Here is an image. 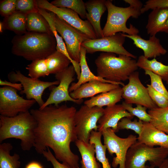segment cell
Masks as SVG:
<instances>
[{"instance_id":"7c38bea8","label":"cell","mask_w":168,"mask_h":168,"mask_svg":"<svg viewBox=\"0 0 168 168\" xmlns=\"http://www.w3.org/2000/svg\"><path fill=\"white\" fill-rule=\"evenodd\" d=\"M8 78L11 82H19L21 84L23 89L20 93L25 94L27 99L35 100L40 108L43 106L45 102L42 98L44 91L48 87L58 85L59 83L57 80L51 82H44L38 79L28 77L19 70L16 72H10L8 75Z\"/></svg>"},{"instance_id":"30bf717a","label":"cell","mask_w":168,"mask_h":168,"mask_svg":"<svg viewBox=\"0 0 168 168\" xmlns=\"http://www.w3.org/2000/svg\"><path fill=\"white\" fill-rule=\"evenodd\" d=\"M75 74V68L72 65L55 74V78L59 83L58 86L54 87L52 89L48 98L39 109H43L53 104L57 106L64 101H70L78 104H81L83 101V99H74L69 93V86L74 80V77Z\"/></svg>"},{"instance_id":"60d3db41","label":"cell","mask_w":168,"mask_h":168,"mask_svg":"<svg viewBox=\"0 0 168 168\" xmlns=\"http://www.w3.org/2000/svg\"><path fill=\"white\" fill-rule=\"evenodd\" d=\"M164 7H168V0H148L141 9V13L143 14L155 8Z\"/></svg>"},{"instance_id":"7402d4cb","label":"cell","mask_w":168,"mask_h":168,"mask_svg":"<svg viewBox=\"0 0 168 168\" xmlns=\"http://www.w3.org/2000/svg\"><path fill=\"white\" fill-rule=\"evenodd\" d=\"M38 12L45 18L49 24L50 29L56 39L57 46L56 50L66 55L70 60L71 63L73 66L78 80L80 77L81 69L79 63L72 59L70 57L67 51L65 43L61 36H60L56 30L54 25V20L55 14L53 12H48L47 10L38 7Z\"/></svg>"},{"instance_id":"d4e9b609","label":"cell","mask_w":168,"mask_h":168,"mask_svg":"<svg viewBox=\"0 0 168 168\" xmlns=\"http://www.w3.org/2000/svg\"><path fill=\"white\" fill-rule=\"evenodd\" d=\"M75 142L82 157L80 161L82 168H100V165L95 156L96 152L94 144L78 139Z\"/></svg>"},{"instance_id":"d6986e66","label":"cell","mask_w":168,"mask_h":168,"mask_svg":"<svg viewBox=\"0 0 168 168\" xmlns=\"http://www.w3.org/2000/svg\"><path fill=\"white\" fill-rule=\"evenodd\" d=\"M119 86V85L99 81H91L81 85L69 94L74 99H83L85 98L93 97L98 94L109 91Z\"/></svg>"},{"instance_id":"b9f144b4","label":"cell","mask_w":168,"mask_h":168,"mask_svg":"<svg viewBox=\"0 0 168 168\" xmlns=\"http://www.w3.org/2000/svg\"><path fill=\"white\" fill-rule=\"evenodd\" d=\"M42 154L47 161L50 162L54 168H68L62 163L59 162L54 156L49 147L43 151Z\"/></svg>"},{"instance_id":"c3c4849f","label":"cell","mask_w":168,"mask_h":168,"mask_svg":"<svg viewBox=\"0 0 168 168\" xmlns=\"http://www.w3.org/2000/svg\"><path fill=\"white\" fill-rule=\"evenodd\" d=\"M3 30V26L2 21L0 22V32L2 33Z\"/></svg>"},{"instance_id":"d6a6232c","label":"cell","mask_w":168,"mask_h":168,"mask_svg":"<svg viewBox=\"0 0 168 168\" xmlns=\"http://www.w3.org/2000/svg\"><path fill=\"white\" fill-rule=\"evenodd\" d=\"M50 3L57 7L71 9L77 13L82 19L86 18L87 12L85 2L82 0H55Z\"/></svg>"},{"instance_id":"836d02e7","label":"cell","mask_w":168,"mask_h":168,"mask_svg":"<svg viewBox=\"0 0 168 168\" xmlns=\"http://www.w3.org/2000/svg\"><path fill=\"white\" fill-rule=\"evenodd\" d=\"M28 75L33 78L48 76L50 74L48 70L45 58L33 60L26 68Z\"/></svg>"},{"instance_id":"44dd1931","label":"cell","mask_w":168,"mask_h":168,"mask_svg":"<svg viewBox=\"0 0 168 168\" xmlns=\"http://www.w3.org/2000/svg\"><path fill=\"white\" fill-rule=\"evenodd\" d=\"M80 53V59L79 63L81 69L80 76L77 82L72 83L69 89V92L70 93L76 89L83 84L94 80H97L104 82L121 85L123 86L125 85L123 82L120 83L113 82L95 75L91 71L87 65L86 58V54L87 53L86 50L82 46Z\"/></svg>"},{"instance_id":"52a82bcc","label":"cell","mask_w":168,"mask_h":168,"mask_svg":"<svg viewBox=\"0 0 168 168\" xmlns=\"http://www.w3.org/2000/svg\"><path fill=\"white\" fill-rule=\"evenodd\" d=\"M103 137L104 145L111 155L114 153L112 166L114 168L118 165L119 168H126L125 162L127 152L129 148L137 141L136 135H129L127 138H122L117 135L111 128L105 129L101 132Z\"/></svg>"},{"instance_id":"f6af8a7d","label":"cell","mask_w":168,"mask_h":168,"mask_svg":"<svg viewBox=\"0 0 168 168\" xmlns=\"http://www.w3.org/2000/svg\"><path fill=\"white\" fill-rule=\"evenodd\" d=\"M25 168H43V167L39 162L33 161L28 163L26 166Z\"/></svg>"},{"instance_id":"8fae6325","label":"cell","mask_w":168,"mask_h":168,"mask_svg":"<svg viewBox=\"0 0 168 168\" xmlns=\"http://www.w3.org/2000/svg\"><path fill=\"white\" fill-rule=\"evenodd\" d=\"M56 30L65 41L71 58L79 63L82 43L90 39L86 35L73 27L55 15L54 20Z\"/></svg>"},{"instance_id":"6da1fadb","label":"cell","mask_w":168,"mask_h":168,"mask_svg":"<svg viewBox=\"0 0 168 168\" xmlns=\"http://www.w3.org/2000/svg\"><path fill=\"white\" fill-rule=\"evenodd\" d=\"M77 110L66 105H51L30 112L37 122L34 145L40 154L51 148L57 160L68 168H79V157L71 150L70 145L78 138L75 123Z\"/></svg>"},{"instance_id":"1f68e13d","label":"cell","mask_w":168,"mask_h":168,"mask_svg":"<svg viewBox=\"0 0 168 168\" xmlns=\"http://www.w3.org/2000/svg\"><path fill=\"white\" fill-rule=\"evenodd\" d=\"M102 133L93 130L91 133L89 142L94 145L96 159L101 163L103 168H111L109 160L106 156L107 148L101 141Z\"/></svg>"},{"instance_id":"ba28073f","label":"cell","mask_w":168,"mask_h":168,"mask_svg":"<svg viewBox=\"0 0 168 168\" xmlns=\"http://www.w3.org/2000/svg\"><path fill=\"white\" fill-rule=\"evenodd\" d=\"M104 110L103 107H90L84 105L77 111L74 119L78 140L89 142L91 132L98 130L97 123L103 115Z\"/></svg>"},{"instance_id":"f35d334b","label":"cell","mask_w":168,"mask_h":168,"mask_svg":"<svg viewBox=\"0 0 168 168\" xmlns=\"http://www.w3.org/2000/svg\"><path fill=\"white\" fill-rule=\"evenodd\" d=\"M149 96L156 106L159 108L168 107V98L154 90L150 85L147 84Z\"/></svg>"},{"instance_id":"83f0119b","label":"cell","mask_w":168,"mask_h":168,"mask_svg":"<svg viewBox=\"0 0 168 168\" xmlns=\"http://www.w3.org/2000/svg\"><path fill=\"white\" fill-rule=\"evenodd\" d=\"M26 29L28 32L46 33L54 35L48 22L39 12L27 14Z\"/></svg>"},{"instance_id":"9a60e30c","label":"cell","mask_w":168,"mask_h":168,"mask_svg":"<svg viewBox=\"0 0 168 168\" xmlns=\"http://www.w3.org/2000/svg\"><path fill=\"white\" fill-rule=\"evenodd\" d=\"M38 7L55 13L59 18L88 36L91 39L97 38L94 30L87 20L84 21L74 11L65 7H58L47 0H36Z\"/></svg>"},{"instance_id":"4dcf8cb0","label":"cell","mask_w":168,"mask_h":168,"mask_svg":"<svg viewBox=\"0 0 168 168\" xmlns=\"http://www.w3.org/2000/svg\"><path fill=\"white\" fill-rule=\"evenodd\" d=\"M148 113L151 117L150 122L157 129L168 135V107H157L150 109Z\"/></svg>"},{"instance_id":"277c9868","label":"cell","mask_w":168,"mask_h":168,"mask_svg":"<svg viewBox=\"0 0 168 168\" xmlns=\"http://www.w3.org/2000/svg\"><path fill=\"white\" fill-rule=\"evenodd\" d=\"M97 76L111 82L120 83L128 80L138 67L137 61L128 56L101 53L95 60Z\"/></svg>"},{"instance_id":"5b68a950","label":"cell","mask_w":168,"mask_h":168,"mask_svg":"<svg viewBox=\"0 0 168 168\" xmlns=\"http://www.w3.org/2000/svg\"><path fill=\"white\" fill-rule=\"evenodd\" d=\"M105 4L108 15L102 29L103 37L113 35L120 32L130 35H138L139 30L131 24L128 27L126 22L130 17L138 18L142 14L141 11L130 6L126 7L116 6L110 0H106Z\"/></svg>"},{"instance_id":"7bdbcfd3","label":"cell","mask_w":168,"mask_h":168,"mask_svg":"<svg viewBox=\"0 0 168 168\" xmlns=\"http://www.w3.org/2000/svg\"><path fill=\"white\" fill-rule=\"evenodd\" d=\"M0 85L2 86H10L20 91H22L23 89L22 86L20 83H14L6 80L3 81L1 79H0Z\"/></svg>"},{"instance_id":"8d00e7d4","label":"cell","mask_w":168,"mask_h":168,"mask_svg":"<svg viewBox=\"0 0 168 168\" xmlns=\"http://www.w3.org/2000/svg\"><path fill=\"white\" fill-rule=\"evenodd\" d=\"M144 70L145 74L150 77V85L156 91L168 98V91L164 85L161 77L149 70Z\"/></svg>"},{"instance_id":"ffe728a7","label":"cell","mask_w":168,"mask_h":168,"mask_svg":"<svg viewBox=\"0 0 168 168\" xmlns=\"http://www.w3.org/2000/svg\"><path fill=\"white\" fill-rule=\"evenodd\" d=\"M105 0H90L85 2L86 18L92 26L97 38L103 37L100 19L107 10Z\"/></svg>"},{"instance_id":"74e56055","label":"cell","mask_w":168,"mask_h":168,"mask_svg":"<svg viewBox=\"0 0 168 168\" xmlns=\"http://www.w3.org/2000/svg\"><path fill=\"white\" fill-rule=\"evenodd\" d=\"M36 0H17L16 10L23 13L38 12Z\"/></svg>"},{"instance_id":"2e32d148","label":"cell","mask_w":168,"mask_h":168,"mask_svg":"<svg viewBox=\"0 0 168 168\" xmlns=\"http://www.w3.org/2000/svg\"><path fill=\"white\" fill-rule=\"evenodd\" d=\"M134 116L127 111L122 104L107 106L104 109L103 115L98 121V131L101 132L108 128H112L115 133L118 132V124L124 117L131 119Z\"/></svg>"},{"instance_id":"484cf974","label":"cell","mask_w":168,"mask_h":168,"mask_svg":"<svg viewBox=\"0 0 168 168\" xmlns=\"http://www.w3.org/2000/svg\"><path fill=\"white\" fill-rule=\"evenodd\" d=\"M2 22L3 30L13 31L17 35H23L27 32L26 14L16 11L9 16L4 17Z\"/></svg>"},{"instance_id":"e0dca14e","label":"cell","mask_w":168,"mask_h":168,"mask_svg":"<svg viewBox=\"0 0 168 168\" xmlns=\"http://www.w3.org/2000/svg\"><path fill=\"white\" fill-rule=\"evenodd\" d=\"M122 34L126 38L132 40L133 44L143 51V55L147 58H155L167 52L156 35L150 36L149 39L146 40L138 35H130L123 33Z\"/></svg>"},{"instance_id":"d590c367","label":"cell","mask_w":168,"mask_h":168,"mask_svg":"<svg viewBox=\"0 0 168 168\" xmlns=\"http://www.w3.org/2000/svg\"><path fill=\"white\" fill-rule=\"evenodd\" d=\"M143 126V122L139 120L135 119L132 121L131 119L128 117L122 119L118 124L119 131L121 129H131L134 131L136 133L139 135Z\"/></svg>"},{"instance_id":"ee69618b","label":"cell","mask_w":168,"mask_h":168,"mask_svg":"<svg viewBox=\"0 0 168 168\" xmlns=\"http://www.w3.org/2000/svg\"><path fill=\"white\" fill-rule=\"evenodd\" d=\"M124 1L129 4V6L141 11L143 7V4L138 0H124Z\"/></svg>"},{"instance_id":"ac0fdd59","label":"cell","mask_w":168,"mask_h":168,"mask_svg":"<svg viewBox=\"0 0 168 168\" xmlns=\"http://www.w3.org/2000/svg\"><path fill=\"white\" fill-rule=\"evenodd\" d=\"M137 142L151 147L158 146L168 148V135L157 129L150 122H143Z\"/></svg>"},{"instance_id":"cb8c5ba5","label":"cell","mask_w":168,"mask_h":168,"mask_svg":"<svg viewBox=\"0 0 168 168\" xmlns=\"http://www.w3.org/2000/svg\"><path fill=\"white\" fill-rule=\"evenodd\" d=\"M168 18V7H157L152 9L148 16L146 29L150 36L156 35L161 32Z\"/></svg>"},{"instance_id":"f546056e","label":"cell","mask_w":168,"mask_h":168,"mask_svg":"<svg viewBox=\"0 0 168 168\" xmlns=\"http://www.w3.org/2000/svg\"><path fill=\"white\" fill-rule=\"evenodd\" d=\"M47 65L50 74H56L69 66L70 60L62 53L55 50L46 58Z\"/></svg>"},{"instance_id":"8992f818","label":"cell","mask_w":168,"mask_h":168,"mask_svg":"<svg viewBox=\"0 0 168 168\" xmlns=\"http://www.w3.org/2000/svg\"><path fill=\"white\" fill-rule=\"evenodd\" d=\"M168 156V148L151 147L137 142L127 152L125 168H149L145 165L147 161L151 166L158 167Z\"/></svg>"},{"instance_id":"5bb4252c","label":"cell","mask_w":168,"mask_h":168,"mask_svg":"<svg viewBox=\"0 0 168 168\" xmlns=\"http://www.w3.org/2000/svg\"><path fill=\"white\" fill-rule=\"evenodd\" d=\"M128 80V83L122 88V98L125 102L140 105L149 110L157 107L150 98L147 87L141 82L138 72L133 73Z\"/></svg>"},{"instance_id":"f1b7e54d","label":"cell","mask_w":168,"mask_h":168,"mask_svg":"<svg viewBox=\"0 0 168 168\" xmlns=\"http://www.w3.org/2000/svg\"><path fill=\"white\" fill-rule=\"evenodd\" d=\"M13 148L10 143L0 144V168H19L21 162L19 155L15 153L11 155L10 152Z\"/></svg>"},{"instance_id":"7dc6e473","label":"cell","mask_w":168,"mask_h":168,"mask_svg":"<svg viewBox=\"0 0 168 168\" xmlns=\"http://www.w3.org/2000/svg\"><path fill=\"white\" fill-rule=\"evenodd\" d=\"M168 34V18L164 25L161 31Z\"/></svg>"},{"instance_id":"4316f807","label":"cell","mask_w":168,"mask_h":168,"mask_svg":"<svg viewBox=\"0 0 168 168\" xmlns=\"http://www.w3.org/2000/svg\"><path fill=\"white\" fill-rule=\"evenodd\" d=\"M137 64L138 68L149 70L159 76L168 84V65L159 62L155 58L150 60L143 55L139 57Z\"/></svg>"},{"instance_id":"ab89813d","label":"cell","mask_w":168,"mask_h":168,"mask_svg":"<svg viewBox=\"0 0 168 168\" xmlns=\"http://www.w3.org/2000/svg\"><path fill=\"white\" fill-rule=\"evenodd\" d=\"M17 0H1L0 13L2 16L7 17L11 15L16 10Z\"/></svg>"},{"instance_id":"e575fe53","label":"cell","mask_w":168,"mask_h":168,"mask_svg":"<svg viewBox=\"0 0 168 168\" xmlns=\"http://www.w3.org/2000/svg\"><path fill=\"white\" fill-rule=\"evenodd\" d=\"M125 109L133 116L137 117L139 120L144 122H150L151 117L146 111V107L140 105H137L136 107L133 108L132 104L126 103L123 101L122 104Z\"/></svg>"},{"instance_id":"3957f363","label":"cell","mask_w":168,"mask_h":168,"mask_svg":"<svg viewBox=\"0 0 168 168\" xmlns=\"http://www.w3.org/2000/svg\"><path fill=\"white\" fill-rule=\"evenodd\" d=\"M37 125L29 111L13 117L0 115V142L10 138L19 139L21 149L29 151L34 147Z\"/></svg>"},{"instance_id":"603a6c76","label":"cell","mask_w":168,"mask_h":168,"mask_svg":"<svg viewBox=\"0 0 168 168\" xmlns=\"http://www.w3.org/2000/svg\"><path fill=\"white\" fill-rule=\"evenodd\" d=\"M123 90L120 86L109 91L100 93L84 102V105L90 107L113 105L119 102L122 98Z\"/></svg>"},{"instance_id":"4fadbf2b","label":"cell","mask_w":168,"mask_h":168,"mask_svg":"<svg viewBox=\"0 0 168 168\" xmlns=\"http://www.w3.org/2000/svg\"><path fill=\"white\" fill-rule=\"evenodd\" d=\"M126 38L122 33H118L100 38L88 39L83 42L81 46L86 49L87 53L90 54L101 51L125 55L135 59L137 56L128 52L123 46Z\"/></svg>"},{"instance_id":"7a4b0ae2","label":"cell","mask_w":168,"mask_h":168,"mask_svg":"<svg viewBox=\"0 0 168 168\" xmlns=\"http://www.w3.org/2000/svg\"><path fill=\"white\" fill-rule=\"evenodd\" d=\"M12 53L32 61L46 58L56 50L57 43L54 35L27 32L17 35L12 40Z\"/></svg>"},{"instance_id":"bcb514c9","label":"cell","mask_w":168,"mask_h":168,"mask_svg":"<svg viewBox=\"0 0 168 168\" xmlns=\"http://www.w3.org/2000/svg\"><path fill=\"white\" fill-rule=\"evenodd\" d=\"M158 168H168V158H166L163 161ZM149 168H155V167L150 166Z\"/></svg>"},{"instance_id":"9c48e42d","label":"cell","mask_w":168,"mask_h":168,"mask_svg":"<svg viewBox=\"0 0 168 168\" xmlns=\"http://www.w3.org/2000/svg\"><path fill=\"white\" fill-rule=\"evenodd\" d=\"M12 87L4 86L0 88V114L7 117H13L29 111L36 102L34 100L26 99L17 93Z\"/></svg>"}]
</instances>
